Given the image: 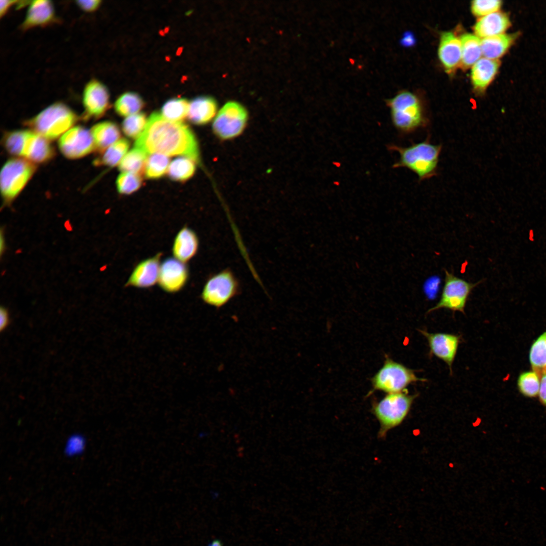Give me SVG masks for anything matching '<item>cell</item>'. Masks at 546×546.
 I'll use <instances>...</instances> for the list:
<instances>
[{
  "mask_svg": "<svg viewBox=\"0 0 546 546\" xmlns=\"http://www.w3.org/2000/svg\"><path fill=\"white\" fill-rule=\"evenodd\" d=\"M53 155L54 150L48 140L31 131L23 157L33 163H42L51 159Z\"/></svg>",
  "mask_w": 546,
  "mask_h": 546,
  "instance_id": "23",
  "label": "cell"
},
{
  "mask_svg": "<svg viewBox=\"0 0 546 546\" xmlns=\"http://www.w3.org/2000/svg\"><path fill=\"white\" fill-rule=\"evenodd\" d=\"M419 331L426 338L430 353L444 361L451 373L452 365L458 351L460 337L448 333H430L422 330Z\"/></svg>",
  "mask_w": 546,
  "mask_h": 546,
  "instance_id": "14",
  "label": "cell"
},
{
  "mask_svg": "<svg viewBox=\"0 0 546 546\" xmlns=\"http://www.w3.org/2000/svg\"><path fill=\"white\" fill-rule=\"evenodd\" d=\"M500 64L498 60L483 58L473 65L471 78L476 91L479 93L484 92L496 76Z\"/></svg>",
  "mask_w": 546,
  "mask_h": 546,
  "instance_id": "20",
  "label": "cell"
},
{
  "mask_svg": "<svg viewBox=\"0 0 546 546\" xmlns=\"http://www.w3.org/2000/svg\"><path fill=\"white\" fill-rule=\"evenodd\" d=\"M389 149L396 151L399 155L398 161L393 165V167L410 169L418 175L419 181L437 174L441 145H433L427 139L407 147L391 145Z\"/></svg>",
  "mask_w": 546,
  "mask_h": 546,
  "instance_id": "2",
  "label": "cell"
},
{
  "mask_svg": "<svg viewBox=\"0 0 546 546\" xmlns=\"http://www.w3.org/2000/svg\"><path fill=\"white\" fill-rule=\"evenodd\" d=\"M169 161L167 155L159 153L152 154L147 159L145 176L149 179L162 177L168 169Z\"/></svg>",
  "mask_w": 546,
  "mask_h": 546,
  "instance_id": "33",
  "label": "cell"
},
{
  "mask_svg": "<svg viewBox=\"0 0 546 546\" xmlns=\"http://www.w3.org/2000/svg\"><path fill=\"white\" fill-rule=\"evenodd\" d=\"M190 103L183 98H174L167 101L161 110L162 115L171 121L181 122L188 115Z\"/></svg>",
  "mask_w": 546,
  "mask_h": 546,
  "instance_id": "30",
  "label": "cell"
},
{
  "mask_svg": "<svg viewBox=\"0 0 546 546\" xmlns=\"http://www.w3.org/2000/svg\"><path fill=\"white\" fill-rule=\"evenodd\" d=\"M144 106V102L138 94L126 93L121 95L115 103V110L121 116L137 114Z\"/></svg>",
  "mask_w": 546,
  "mask_h": 546,
  "instance_id": "31",
  "label": "cell"
},
{
  "mask_svg": "<svg viewBox=\"0 0 546 546\" xmlns=\"http://www.w3.org/2000/svg\"><path fill=\"white\" fill-rule=\"evenodd\" d=\"M129 147V142L127 140L120 139L107 148L95 162L97 165L115 166L120 163Z\"/></svg>",
  "mask_w": 546,
  "mask_h": 546,
  "instance_id": "28",
  "label": "cell"
},
{
  "mask_svg": "<svg viewBox=\"0 0 546 546\" xmlns=\"http://www.w3.org/2000/svg\"><path fill=\"white\" fill-rule=\"evenodd\" d=\"M425 381L418 377L412 370L387 358L383 367L372 378V382L374 390L389 394L404 391L410 384Z\"/></svg>",
  "mask_w": 546,
  "mask_h": 546,
  "instance_id": "8",
  "label": "cell"
},
{
  "mask_svg": "<svg viewBox=\"0 0 546 546\" xmlns=\"http://www.w3.org/2000/svg\"><path fill=\"white\" fill-rule=\"evenodd\" d=\"M62 153L69 159H77L90 153L96 147L90 131L77 126L64 133L59 141Z\"/></svg>",
  "mask_w": 546,
  "mask_h": 546,
  "instance_id": "11",
  "label": "cell"
},
{
  "mask_svg": "<svg viewBox=\"0 0 546 546\" xmlns=\"http://www.w3.org/2000/svg\"><path fill=\"white\" fill-rule=\"evenodd\" d=\"M77 115L65 104L54 103L28 121L34 132L48 140L56 139L71 128L77 121Z\"/></svg>",
  "mask_w": 546,
  "mask_h": 546,
  "instance_id": "4",
  "label": "cell"
},
{
  "mask_svg": "<svg viewBox=\"0 0 546 546\" xmlns=\"http://www.w3.org/2000/svg\"><path fill=\"white\" fill-rule=\"evenodd\" d=\"M208 546H222V542L219 539H214L209 543Z\"/></svg>",
  "mask_w": 546,
  "mask_h": 546,
  "instance_id": "44",
  "label": "cell"
},
{
  "mask_svg": "<svg viewBox=\"0 0 546 546\" xmlns=\"http://www.w3.org/2000/svg\"><path fill=\"white\" fill-rule=\"evenodd\" d=\"M31 131L15 130L7 133L4 138V146L7 151L15 156L23 157L25 147Z\"/></svg>",
  "mask_w": 546,
  "mask_h": 546,
  "instance_id": "32",
  "label": "cell"
},
{
  "mask_svg": "<svg viewBox=\"0 0 546 546\" xmlns=\"http://www.w3.org/2000/svg\"><path fill=\"white\" fill-rule=\"evenodd\" d=\"M56 20L52 2L47 0L30 1L21 28L28 30L53 23Z\"/></svg>",
  "mask_w": 546,
  "mask_h": 546,
  "instance_id": "17",
  "label": "cell"
},
{
  "mask_svg": "<svg viewBox=\"0 0 546 546\" xmlns=\"http://www.w3.org/2000/svg\"><path fill=\"white\" fill-rule=\"evenodd\" d=\"M18 1H0V16L3 17L9 11V9L15 5Z\"/></svg>",
  "mask_w": 546,
  "mask_h": 546,
  "instance_id": "42",
  "label": "cell"
},
{
  "mask_svg": "<svg viewBox=\"0 0 546 546\" xmlns=\"http://www.w3.org/2000/svg\"><path fill=\"white\" fill-rule=\"evenodd\" d=\"M413 41V37L412 35H410V34L405 36L403 39V43L407 45L412 44Z\"/></svg>",
  "mask_w": 546,
  "mask_h": 546,
  "instance_id": "43",
  "label": "cell"
},
{
  "mask_svg": "<svg viewBox=\"0 0 546 546\" xmlns=\"http://www.w3.org/2000/svg\"><path fill=\"white\" fill-rule=\"evenodd\" d=\"M147 155L143 150L135 147L123 158L119 164V169L123 172L141 175L145 171Z\"/></svg>",
  "mask_w": 546,
  "mask_h": 546,
  "instance_id": "26",
  "label": "cell"
},
{
  "mask_svg": "<svg viewBox=\"0 0 546 546\" xmlns=\"http://www.w3.org/2000/svg\"><path fill=\"white\" fill-rule=\"evenodd\" d=\"M199 247V240L196 232L185 226L174 238L172 246L173 257L186 263L196 255Z\"/></svg>",
  "mask_w": 546,
  "mask_h": 546,
  "instance_id": "18",
  "label": "cell"
},
{
  "mask_svg": "<svg viewBox=\"0 0 546 546\" xmlns=\"http://www.w3.org/2000/svg\"><path fill=\"white\" fill-rule=\"evenodd\" d=\"M146 123L145 114L141 113L128 116L122 123V128L124 134L132 139L138 138L144 129Z\"/></svg>",
  "mask_w": 546,
  "mask_h": 546,
  "instance_id": "35",
  "label": "cell"
},
{
  "mask_svg": "<svg viewBox=\"0 0 546 546\" xmlns=\"http://www.w3.org/2000/svg\"><path fill=\"white\" fill-rule=\"evenodd\" d=\"M241 292V285L233 271L225 268L210 276L205 282L201 294L202 300L217 308L226 304Z\"/></svg>",
  "mask_w": 546,
  "mask_h": 546,
  "instance_id": "6",
  "label": "cell"
},
{
  "mask_svg": "<svg viewBox=\"0 0 546 546\" xmlns=\"http://www.w3.org/2000/svg\"><path fill=\"white\" fill-rule=\"evenodd\" d=\"M517 33H503L482 38V54L485 58L498 60L503 56L514 44Z\"/></svg>",
  "mask_w": 546,
  "mask_h": 546,
  "instance_id": "22",
  "label": "cell"
},
{
  "mask_svg": "<svg viewBox=\"0 0 546 546\" xmlns=\"http://www.w3.org/2000/svg\"><path fill=\"white\" fill-rule=\"evenodd\" d=\"M460 39L462 46L461 65L463 69H468L474 65L482 55L481 40L470 33L463 34Z\"/></svg>",
  "mask_w": 546,
  "mask_h": 546,
  "instance_id": "25",
  "label": "cell"
},
{
  "mask_svg": "<svg viewBox=\"0 0 546 546\" xmlns=\"http://www.w3.org/2000/svg\"><path fill=\"white\" fill-rule=\"evenodd\" d=\"M195 162L189 158L179 157L174 159L170 164L168 174L173 180L184 181L194 174L196 170Z\"/></svg>",
  "mask_w": 546,
  "mask_h": 546,
  "instance_id": "29",
  "label": "cell"
},
{
  "mask_svg": "<svg viewBox=\"0 0 546 546\" xmlns=\"http://www.w3.org/2000/svg\"><path fill=\"white\" fill-rule=\"evenodd\" d=\"M135 147L147 154L183 155L196 163L200 160L198 142L190 127L181 122L167 120L156 112L149 117Z\"/></svg>",
  "mask_w": 546,
  "mask_h": 546,
  "instance_id": "1",
  "label": "cell"
},
{
  "mask_svg": "<svg viewBox=\"0 0 546 546\" xmlns=\"http://www.w3.org/2000/svg\"><path fill=\"white\" fill-rule=\"evenodd\" d=\"M161 255L158 253L139 262L125 283V287L148 288L158 283Z\"/></svg>",
  "mask_w": 546,
  "mask_h": 546,
  "instance_id": "15",
  "label": "cell"
},
{
  "mask_svg": "<svg viewBox=\"0 0 546 546\" xmlns=\"http://www.w3.org/2000/svg\"><path fill=\"white\" fill-rule=\"evenodd\" d=\"M248 113L236 101H229L220 109L212 123V130L220 140L228 141L240 136L245 129Z\"/></svg>",
  "mask_w": 546,
  "mask_h": 546,
  "instance_id": "9",
  "label": "cell"
},
{
  "mask_svg": "<svg viewBox=\"0 0 546 546\" xmlns=\"http://www.w3.org/2000/svg\"><path fill=\"white\" fill-rule=\"evenodd\" d=\"M3 236L2 232H1V254L2 253V252L4 250V248L5 247L4 245H3L4 244H5V242L4 241V238H3Z\"/></svg>",
  "mask_w": 546,
  "mask_h": 546,
  "instance_id": "45",
  "label": "cell"
},
{
  "mask_svg": "<svg viewBox=\"0 0 546 546\" xmlns=\"http://www.w3.org/2000/svg\"><path fill=\"white\" fill-rule=\"evenodd\" d=\"M444 283L439 301L427 313L440 308L465 313V308L473 289L482 282H469L445 269Z\"/></svg>",
  "mask_w": 546,
  "mask_h": 546,
  "instance_id": "10",
  "label": "cell"
},
{
  "mask_svg": "<svg viewBox=\"0 0 546 546\" xmlns=\"http://www.w3.org/2000/svg\"><path fill=\"white\" fill-rule=\"evenodd\" d=\"M90 132L94 139L96 150L105 151L117 142L120 137L118 126L111 121H104L95 125Z\"/></svg>",
  "mask_w": 546,
  "mask_h": 546,
  "instance_id": "24",
  "label": "cell"
},
{
  "mask_svg": "<svg viewBox=\"0 0 546 546\" xmlns=\"http://www.w3.org/2000/svg\"><path fill=\"white\" fill-rule=\"evenodd\" d=\"M416 396L404 391L389 393L379 402L373 404L372 413L380 425L379 436L384 437L387 432L404 420Z\"/></svg>",
  "mask_w": 546,
  "mask_h": 546,
  "instance_id": "5",
  "label": "cell"
},
{
  "mask_svg": "<svg viewBox=\"0 0 546 546\" xmlns=\"http://www.w3.org/2000/svg\"><path fill=\"white\" fill-rule=\"evenodd\" d=\"M502 2L499 0H476L472 2L471 11L476 16H485L499 11Z\"/></svg>",
  "mask_w": 546,
  "mask_h": 546,
  "instance_id": "37",
  "label": "cell"
},
{
  "mask_svg": "<svg viewBox=\"0 0 546 546\" xmlns=\"http://www.w3.org/2000/svg\"><path fill=\"white\" fill-rule=\"evenodd\" d=\"M10 317L8 310L3 307L0 309V329L2 331L8 326Z\"/></svg>",
  "mask_w": 546,
  "mask_h": 546,
  "instance_id": "41",
  "label": "cell"
},
{
  "mask_svg": "<svg viewBox=\"0 0 546 546\" xmlns=\"http://www.w3.org/2000/svg\"><path fill=\"white\" fill-rule=\"evenodd\" d=\"M386 103L390 109L392 124L401 133L410 134L428 126L429 120L423 106L414 94L401 92Z\"/></svg>",
  "mask_w": 546,
  "mask_h": 546,
  "instance_id": "3",
  "label": "cell"
},
{
  "mask_svg": "<svg viewBox=\"0 0 546 546\" xmlns=\"http://www.w3.org/2000/svg\"><path fill=\"white\" fill-rule=\"evenodd\" d=\"M217 110V103L214 98L207 96L197 97L190 103L188 118L195 124L205 125L215 117Z\"/></svg>",
  "mask_w": 546,
  "mask_h": 546,
  "instance_id": "21",
  "label": "cell"
},
{
  "mask_svg": "<svg viewBox=\"0 0 546 546\" xmlns=\"http://www.w3.org/2000/svg\"><path fill=\"white\" fill-rule=\"evenodd\" d=\"M511 23L508 15L497 11L479 19L474 26L475 35L482 38L505 33Z\"/></svg>",
  "mask_w": 546,
  "mask_h": 546,
  "instance_id": "19",
  "label": "cell"
},
{
  "mask_svg": "<svg viewBox=\"0 0 546 546\" xmlns=\"http://www.w3.org/2000/svg\"><path fill=\"white\" fill-rule=\"evenodd\" d=\"M540 381L539 375L536 372L527 371L522 373L517 381L518 388L524 396L533 398L538 394Z\"/></svg>",
  "mask_w": 546,
  "mask_h": 546,
  "instance_id": "34",
  "label": "cell"
},
{
  "mask_svg": "<svg viewBox=\"0 0 546 546\" xmlns=\"http://www.w3.org/2000/svg\"><path fill=\"white\" fill-rule=\"evenodd\" d=\"M438 56L446 72L452 73L461 63L462 46L460 39L451 32L442 33L440 37Z\"/></svg>",
  "mask_w": 546,
  "mask_h": 546,
  "instance_id": "16",
  "label": "cell"
},
{
  "mask_svg": "<svg viewBox=\"0 0 546 546\" xmlns=\"http://www.w3.org/2000/svg\"><path fill=\"white\" fill-rule=\"evenodd\" d=\"M189 276L186 263L174 257H168L161 263L158 284L165 292L173 293L181 290Z\"/></svg>",
  "mask_w": 546,
  "mask_h": 546,
  "instance_id": "12",
  "label": "cell"
},
{
  "mask_svg": "<svg viewBox=\"0 0 546 546\" xmlns=\"http://www.w3.org/2000/svg\"><path fill=\"white\" fill-rule=\"evenodd\" d=\"M36 169L34 164L22 158H13L3 166L0 175L2 196L5 204L11 203L19 194Z\"/></svg>",
  "mask_w": 546,
  "mask_h": 546,
  "instance_id": "7",
  "label": "cell"
},
{
  "mask_svg": "<svg viewBox=\"0 0 546 546\" xmlns=\"http://www.w3.org/2000/svg\"><path fill=\"white\" fill-rule=\"evenodd\" d=\"M82 104L86 117H100L109 105V94L107 87L97 79L90 80L83 90Z\"/></svg>",
  "mask_w": 546,
  "mask_h": 546,
  "instance_id": "13",
  "label": "cell"
},
{
  "mask_svg": "<svg viewBox=\"0 0 546 546\" xmlns=\"http://www.w3.org/2000/svg\"><path fill=\"white\" fill-rule=\"evenodd\" d=\"M538 395L540 402L546 407V373L542 375L541 379Z\"/></svg>",
  "mask_w": 546,
  "mask_h": 546,
  "instance_id": "40",
  "label": "cell"
},
{
  "mask_svg": "<svg viewBox=\"0 0 546 546\" xmlns=\"http://www.w3.org/2000/svg\"><path fill=\"white\" fill-rule=\"evenodd\" d=\"M142 183L141 175L130 172L121 173L116 180L118 192L121 194L128 195L135 192L141 187Z\"/></svg>",
  "mask_w": 546,
  "mask_h": 546,
  "instance_id": "36",
  "label": "cell"
},
{
  "mask_svg": "<svg viewBox=\"0 0 546 546\" xmlns=\"http://www.w3.org/2000/svg\"><path fill=\"white\" fill-rule=\"evenodd\" d=\"M529 356L533 371L539 375L546 373V331L533 342Z\"/></svg>",
  "mask_w": 546,
  "mask_h": 546,
  "instance_id": "27",
  "label": "cell"
},
{
  "mask_svg": "<svg viewBox=\"0 0 546 546\" xmlns=\"http://www.w3.org/2000/svg\"><path fill=\"white\" fill-rule=\"evenodd\" d=\"M101 1L99 0L78 1L77 6L85 12L95 11L100 6Z\"/></svg>",
  "mask_w": 546,
  "mask_h": 546,
  "instance_id": "39",
  "label": "cell"
},
{
  "mask_svg": "<svg viewBox=\"0 0 546 546\" xmlns=\"http://www.w3.org/2000/svg\"><path fill=\"white\" fill-rule=\"evenodd\" d=\"M85 446L86 440L84 437L79 433H74L66 440L64 449V453L69 457L78 456L84 451Z\"/></svg>",
  "mask_w": 546,
  "mask_h": 546,
  "instance_id": "38",
  "label": "cell"
}]
</instances>
